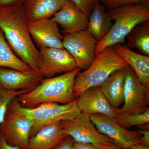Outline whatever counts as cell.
I'll use <instances>...</instances> for the list:
<instances>
[{
    "label": "cell",
    "mask_w": 149,
    "mask_h": 149,
    "mask_svg": "<svg viewBox=\"0 0 149 149\" xmlns=\"http://www.w3.org/2000/svg\"><path fill=\"white\" fill-rule=\"evenodd\" d=\"M124 104L116 109L117 116L142 113L148 107L149 91L140 82L130 66L124 68Z\"/></svg>",
    "instance_id": "obj_6"
},
{
    "label": "cell",
    "mask_w": 149,
    "mask_h": 149,
    "mask_svg": "<svg viewBox=\"0 0 149 149\" xmlns=\"http://www.w3.org/2000/svg\"><path fill=\"white\" fill-rule=\"evenodd\" d=\"M127 46L130 49H139L145 55L149 56V20L138 24L129 33Z\"/></svg>",
    "instance_id": "obj_22"
},
{
    "label": "cell",
    "mask_w": 149,
    "mask_h": 149,
    "mask_svg": "<svg viewBox=\"0 0 149 149\" xmlns=\"http://www.w3.org/2000/svg\"><path fill=\"white\" fill-rule=\"evenodd\" d=\"M0 149H21L17 146H13L8 143L2 133L0 132Z\"/></svg>",
    "instance_id": "obj_30"
},
{
    "label": "cell",
    "mask_w": 149,
    "mask_h": 149,
    "mask_svg": "<svg viewBox=\"0 0 149 149\" xmlns=\"http://www.w3.org/2000/svg\"><path fill=\"white\" fill-rule=\"evenodd\" d=\"M74 141L70 136H66L53 149H73Z\"/></svg>",
    "instance_id": "obj_27"
},
{
    "label": "cell",
    "mask_w": 149,
    "mask_h": 149,
    "mask_svg": "<svg viewBox=\"0 0 149 149\" xmlns=\"http://www.w3.org/2000/svg\"><path fill=\"white\" fill-rule=\"evenodd\" d=\"M112 21L104 6L100 2L97 3L88 16L87 30L98 43L109 32Z\"/></svg>",
    "instance_id": "obj_18"
},
{
    "label": "cell",
    "mask_w": 149,
    "mask_h": 149,
    "mask_svg": "<svg viewBox=\"0 0 149 149\" xmlns=\"http://www.w3.org/2000/svg\"><path fill=\"white\" fill-rule=\"evenodd\" d=\"M125 74L124 69L120 70L111 74L100 88L113 107L119 108L123 103Z\"/></svg>",
    "instance_id": "obj_20"
},
{
    "label": "cell",
    "mask_w": 149,
    "mask_h": 149,
    "mask_svg": "<svg viewBox=\"0 0 149 149\" xmlns=\"http://www.w3.org/2000/svg\"><path fill=\"white\" fill-rule=\"evenodd\" d=\"M64 134L75 143L109 145L113 142L98 130L90 115L82 112L72 120L61 121Z\"/></svg>",
    "instance_id": "obj_8"
},
{
    "label": "cell",
    "mask_w": 149,
    "mask_h": 149,
    "mask_svg": "<svg viewBox=\"0 0 149 149\" xmlns=\"http://www.w3.org/2000/svg\"><path fill=\"white\" fill-rule=\"evenodd\" d=\"M45 77L40 71L29 72L0 68V87L12 91H32Z\"/></svg>",
    "instance_id": "obj_13"
},
{
    "label": "cell",
    "mask_w": 149,
    "mask_h": 149,
    "mask_svg": "<svg viewBox=\"0 0 149 149\" xmlns=\"http://www.w3.org/2000/svg\"><path fill=\"white\" fill-rule=\"evenodd\" d=\"M116 120L121 127L125 129L135 125L138 126L149 123V108L142 113H126L117 116Z\"/></svg>",
    "instance_id": "obj_23"
},
{
    "label": "cell",
    "mask_w": 149,
    "mask_h": 149,
    "mask_svg": "<svg viewBox=\"0 0 149 149\" xmlns=\"http://www.w3.org/2000/svg\"><path fill=\"white\" fill-rule=\"evenodd\" d=\"M24 7L0 6V29L15 54L33 70L40 71L42 58L32 42Z\"/></svg>",
    "instance_id": "obj_1"
},
{
    "label": "cell",
    "mask_w": 149,
    "mask_h": 149,
    "mask_svg": "<svg viewBox=\"0 0 149 149\" xmlns=\"http://www.w3.org/2000/svg\"><path fill=\"white\" fill-rule=\"evenodd\" d=\"M104 7L108 10L121 6L134 4H149V0H101Z\"/></svg>",
    "instance_id": "obj_25"
},
{
    "label": "cell",
    "mask_w": 149,
    "mask_h": 149,
    "mask_svg": "<svg viewBox=\"0 0 149 149\" xmlns=\"http://www.w3.org/2000/svg\"><path fill=\"white\" fill-rule=\"evenodd\" d=\"M108 145H96L92 143L74 142L73 149H105Z\"/></svg>",
    "instance_id": "obj_28"
},
{
    "label": "cell",
    "mask_w": 149,
    "mask_h": 149,
    "mask_svg": "<svg viewBox=\"0 0 149 149\" xmlns=\"http://www.w3.org/2000/svg\"><path fill=\"white\" fill-rule=\"evenodd\" d=\"M136 130L141 134L139 144L149 146V130L137 129Z\"/></svg>",
    "instance_id": "obj_29"
},
{
    "label": "cell",
    "mask_w": 149,
    "mask_h": 149,
    "mask_svg": "<svg viewBox=\"0 0 149 149\" xmlns=\"http://www.w3.org/2000/svg\"><path fill=\"white\" fill-rule=\"evenodd\" d=\"M0 67L29 72L33 70L15 54L0 29Z\"/></svg>",
    "instance_id": "obj_21"
},
{
    "label": "cell",
    "mask_w": 149,
    "mask_h": 149,
    "mask_svg": "<svg viewBox=\"0 0 149 149\" xmlns=\"http://www.w3.org/2000/svg\"><path fill=\"white\" fill-rule=\"evenodd\" d=\"M113 47L132 68L140 82L149 91V56L137 53L121 44H116Z\"/></svg>",
    "instance_id": "obj_15"
},
{
    "label": "cell",
    "mask_w": 149,
    "mask_h": 149,
    "mask_svg": "<svg viewBox=\"0 0 149 149\" xmlns=\"http://www.w3.org/2000/svg\"><path fill=\"white\" fill-rule=\"evenodd\" d=\"M97 42L87 30L63 36L62 45L74 59L77 68L87 69L96 56Z\"/></svg>",
    "instance_id": "obj_7"
},
{
    "label": "cell",
    "mask_w": 149,
    "mask_h": 149,
    "mask_svg": "<svg viewBox=\"0 0 149 149\" xmlns=\"http://www.w3.org/2000/svg\"><path fill=\"white\" fill-rule=\"evenodd\" d=\"M122 149H149V146L137 144L126 148Z\"/></svg>",
    "instance_id": "obj_32"
},
{
    "label": "cell",
    "mask_w": 149,
    "mask_h": 149,
    "mask_svg": "<svg viewBox=\"0 0 149 149\" xmlns=\"http://www.w3.org/2000/svg\"><path fill=\"white\" fill-rule=\"evenodd\" d=\"M129 66L115 51L108 47L96 54L92 64L83 72H78L74 80L75 97L89 88L100 86L114 72Z\"/></svg>",
    "instance_id": "obj_4"
},
{
    "label": "cell",
    "mask_w": 149,
    "mask_h": 149,
    "mask_svg": "<svg viewBox=\"0 0 149 149\" xmlns=\"http://www.w3.org/2000/svg\"><path fill=\"white\" fill-rule=\"evenodd\" d=\"M51 19L61 26L64 34L87 30L88 27V16L70 1Z\"/></svg>",
    "instance_id": "obj_14"
},
{
    "label": "cell",
    "mask_w": 149,
    "mask_h": 149,
    "mask_svg": "<svg viewBox=\"0 0 149 149\" xmlns=\"http://www.w3.org/2000/svg\"><path fill=\"white\" fill-rule=\"evenodd\" d=\"M40 51L42 58L40 71L45 77L51 78L77 68L72 57L63 48H40Z\"/></svg>",
    "instance_id": "obj_10"
},
{
    "label": "cell",
    "mask_w": 149,
    "mask_h": 149,
    "mask_svg": "<svg viewBox=\"0 0 149 149\" xmlns=\"http://www.w3.org/2000/svg\"><path fill=\"white\" fill-rule=\"evenodd\" d=\"M79 68L56 77L43 79L32 91L17 97L22 106L32 108L45 103L66 104L76 98L74 92V80Z\"/></svg>",
    "instance_id": "obj_2"
},
{
    "label": "cell",
    "mask_w": 149,
    "mask_h": 149,
    "mask_svg": "<svg viewBox=\"0 0 149 149\" xmlns=\"http://www.w3.org/2000/svg\"><path fill=\"white\" fill-rule=\"evenodd\" d=\"M66 136L61 121L50 123L29 138L27 149H53Z\"/></svg>",
    "instance_id": "obj_16"
},
{
    "label": "cell",
    "mask_w": 149,
    "mask_h": 149,
    "mask_svg": "<svg viewBox=\"0 0 149 149\" xmlns=\"http://www.w3.org/2000/svg\"><path fill=\"white\" fill-rule=\"evenodd\" d=\"M25 90L12 91L0 87V125L4 119L9 104L15 98L27 93Z\"/></svg>",
    "instance_id": "obj_24"
},
{
    "label": "cell",
    "mask_w": 149,
    "mask_h": 149,
    "mask_svg": "<svg viewBox=\"0 0 149 149\" xmlns=\"http://www.w3.org/2000/svg\"><path fill=\"white\" fill-rule=\"evenodd\" d=\"M70 0H26L23 4L28 21L51 18Z\"/></svg>",
    "instance_id": "obj_19"
},
{
    "label": "cell",
    "mask_w": 149,
    "mask_h": 149,
    "mask_svg": "<svg viewBox=\"0 0 149 149\" xmlns=\"http://www.w3.org/2000/svg\"><path fill=\"white\" fill-rule=\"evenodd\" d=\"M105 149H122L121 148H119L117 146H116L113 143H111L109 144V145H108L107 146L106 148Z\"/></svg>",
    "instance_id": "obj_33"
},
{
    "label": "cell",
    "mask_w": 149,
    "mask_h": 149,
    "mask_svg": "<svg viewBox=\"0 0 149 149\" xmlns=\"http://www.w3.org/2000/svg\"><path fill=\"white\" fill-rule=\"evenodd\" d=\"M11 104L17 109L32 119L33 126L30 133V138L35 136L44 126L52 123L53 103H45L35 107L27 108L22 106L17 100L14 98Z\"/></svg>",
    "instance_id": "obj_17"
},
{
    "label": "cell",
    "mask_w": 149,
    "mask_h": 149,
    "mask_svg": "<svg viewBox=\"0 0 149 149\" xmlns=\"http://www.w3.org/2000/svg\"><path fill=\"white\" fill-rule=\"evenodd\" d=\"M78 108L89 115L100 114L116 120V109L111 106L100 86L87 89L76 99Z\"/></svg>",
    "instance_id": "obj_12"
},
{
    "label": "cell",
    "mask_w": 149,
    "mask_h": 149,
    "mask_svg": "<svg viewBox=\"0 0 149 149\" xmlns=\"http://www.w3.org/2000/svg\"><path fill=\"white\" fill-rule=\"evenodd\" d=\"M33 126L32 119L10 103L4 119L0 125V132L8 143L27 149Z\"/></svg>",
    "instance_id": "obj_5"
},
{
    "label": "cell",
    "mask_w": 149,
    "mask_h": 149,
    "mask_svg": "<svg viewBox=\"0 0 149 149\" xmlns=\"http://www.w3.org/2000/svg\"><path fill=\"white\" fill-rule=\"evenodd\" d=\"M26 0H0V6L23 5Z\"/></svg>",
    "instance_id": "obj_31"
},
{
    "label": "cell",
    "mask_w": 149,
    "mask_h": 149,
    "mask_svg": "<svg viewBox=\"0 0 149 149\" xmlns=\"http://www.w3.org/2000/svg\"><path fill=\"white\" fill-rule=\"evenodd\" d=\"M28 29L31 37L40 48H63V36L58 25L51 18L28 21Z\"/></svg>",
    "instance_id": "obj_11"
},
{
    "label": "cell",
    "mask_w": 149,
    "mask_h": 149,
    "mask_svg": "<svg viewBox=\"0 0 149 149\" xmlns=\"http://www.w3.org/2000/svg\"><path fill=\"white\" fill-rule=\"evenodd\" d=\"M114 22L105 37L97 43L95 54L108 47L125 42L126 37L138 24L149 19V4H134L108 10Z\"/></svg>",
    "instance_id": "obj_3"
},
{
    "label": "cell",
    "mask_w": 149,
    "mask_h": 149,
    "mask_svg": "<svg viewBox=\"0 0 149 149\" xmlns=\"http://www.w3.org/2000/svg\"><path fill=\"white\" fill-rule=\"evenodd\" d=\"M80 10L89 16L93 8L101 0H70Z\"/></svg>",
    "instance_id": "obj_26"
},
{
    "label": "cell",
    "mask_w": 149,
    "mask_h": 149,
    "mask_svg": "<svg viewBox=\"0 0 149 149\" xmlns=\"http://www.w3.org/2000/svg\"><path fill=\"white\" fill-rule=\"evenodd\" d=\"M98 130L122 149L139 144L141 134L137 130H129L121 127L115 119L100 114L90 115Z\"/></svg>",
    "instance_id": "obj_9"
}]
</instances>
